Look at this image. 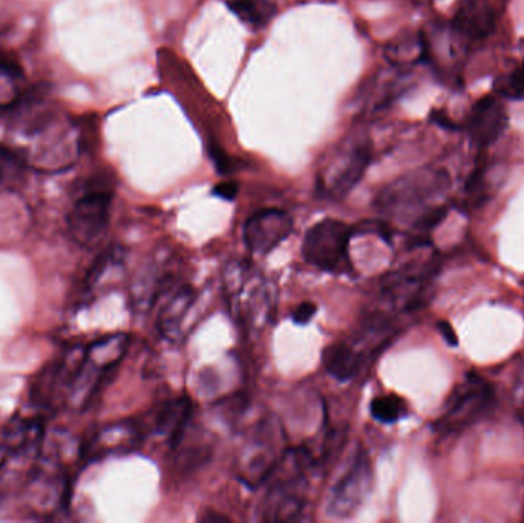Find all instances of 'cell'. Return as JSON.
<instances>
[{
	"label": "cell",
	"mask_w": 524,
	"mask_h": 523,
	"mask_svg": "<svg viewBox=\"0 0 524 523\" xmlns=\"http://www.w3.org/2000/svg\"><path fill=\"white\" fill-rule=\"evenodd\" d=\"M451 186L448 172L440 169H420L390 183L376 198V208L394 218L414 215V227L431 212L442 206H428L445 194Z\"/></svg>",
	"instance_id": "1"
},
{
	"label": "cell",
	"mask_w": 524,
	"mask_h": 523,
	"mask_svg": "<svg viewBox=\"0 0 524 523\" xmlns=\"http://www.w3.org/2000/svg\"><path fill=\"white\" fill-rule=\"evenodd\" d=\"M312 454L305 448L285 451L281 461L270 474V487L261 508L266 522L296 520L304 510L307 479L305 471L312 467Z\"/></svg>",
	"instance_id": "2"
},
{
	"label": "cell",
	"mask_w": 524,
	"mask_h": 523,
	"mask_svg": "<svg viewBox=\"0 0 524 523\" xmlns=\"http://www.w3.org/2000/svg\"><path fill=\"white\" fill-rule=\"evenodd\" d=\"M370 162L368 140H345L322 166L318 177L319 192L330 200H342L362 180Z\"/></svg>",
	"instance_id": "3"
},
{
	"label": "cell",
	"mask_w": 524,
	"mask_h": 523,
	"mask_svg": "<svg viewBox=\"0 0 524 523\" xmlns=\"http://www.w3.org/2000/svg\"><path fill=\"white\" fill-rule=\"evenodd\" d=\"M351 227L335 218H325L308 229L302 241V255L308 264L328 274H344L350 267L348 243Z\"/></svg>",
	"instance_id": "4"
},
{
	"label": "cell",
	"mask_w": 524,
	"mask_h": 523,
	"mask_svg": "<svg viewBox=\"0 0 524 523\" xmlns=\"http://www.w3.org/2000/svg\"><path fill=\"white\" fill-rule=\"evenodd\" d=\"M491 401V385L479 375L466 376L446 402L443 415L437 419L434 430L443 438L462 433L486 412Z\"/></svg>",
	"instance_id": "5"
},
{
	"label": "cell",
	"mask_w": 524,
	"mask_h": 523,
	"mask_svg": "<svg viewBox=\"0 0 524 523\" xmlns=\"http://www.w3.org/2000/svg\"><path fill=\"white\" fill-rule=\"evenodd\" d=\"M373 488V468L364 448H357L350 464L328 491L325 513L333 519H348L365 504Z\"/></svg>",
	"instance_id": "6"
},
{
	"label": "cell",
	"mask_w": 524,
	"mask_h": 523,
	"mask_svg": "<svg viewBox=\"0 0 524 523\" xmlns=\"http://www.w3.org/2000/svg\"><path fill=\"white\" fill-rule=\"evenodd\" d=\"M111 201V192L91 191L74 204L68 224L76 243L83 247H94L105 237Z\"/></svg>",
	"instance_id": "7"
},
{
	"label": "cell",
	"mask_w": 524,
	"mask_h": 523,
	"mask_svg": "<svg viewBox=\"0 0 524 523\" xmlns=\"http://www.w3.org/2000/svg\"><path fill=\"white\" fill-rule=\"evenodd\" d=\"M279 439L273 425L259 428L258 433L247 441L238 459L241 481L256 488L269 479L284 453H279Z\"/></svg>",
	"instance_id": "8"
},
{
	"label": "cell",
	"mask_w": 524,
	"mask_h": 523,
	"mask_svg": "<svg viewBox=\"0 0 524 523\" xmlns=\"http://www.w3.org/2000/svg\"><path fill=\"white\" fill-rule=\"evenodd\" d=\"M293 231V220L281 209H262L244 224V241L255 255H267Z\"/></svg>",
	"instance_id": "9"
},
{
	"label": "cell",
	"mask_w": 524,
	"mask_h": 523,
	"mask_svg": "<svg viewBox=\"0 0 524 523\" xmlns=\"http://www.w3.org/2000/svg\"><path fill=\"white\" fill-rule=\"evenodd\" d=\"M508 112L502 100L483 97L475 103L469 119V134L480 146H489L502 137L508 128Z\"/></svg>",
	"instance_id": "10"
},
{
	"label": "cell",
	"mask_w": 524,
	"mask_h": 523,
	"mask_svg": "<svg viewBox=\"0 0 524 523\" xmlns=\"http://www.w3.org/2000/svg\"><path fill=\"white\" fill-rule=\"evenodd\" d=\"M452 27L465 39H486L495 28L494 10L489 0H462Z\"/></svg>",
	"instance_id": "11"
},
{
	"label": "cell",
	"mask_w": 524,
	"mask_h": 523,
	"mask_svg": "<svg viewBox=\"0 0 524 523\" xmlns=\"http://www.w3.org/2000/svg\"><path fill=\"white\" fill-rule=\"evenodd\" d=\"M192 412V402L187 398L172 399L158 410L155 416V431L169 439L172 445L178 444Z\"/></svg>",
	"instance_id": "12"
},
{
	"label": "cell",
	"mask_w": 524,
	"mask_h": 523,
	"mask_svg": "<svg viewBox=\"0 0 524 523\" xmlns=\"http://www.w3.org/2000/svg\"><path fill=\"white\" fill-rule=\"evenodd\" d=\"M195 292L192 287L183 286L169 298L158 315L157 326L161 335L166 338H175L184 318L194 304Z\"/></svg>",
	"instance_id": "13"
},
{
	"label": "cell",
	"mask_w": 524,
	"mask_h": 523,
	"mask_svg": "<svg viewBox=\"0 0 524 523\" xmlns=\"http://www.w3.org/2000/svg\"><path fill=\"white\" fill-rule=\"evenodd\" d=\"M325 372L338 381H348L354 378L361 369L362 358L359 352L347 343H335L322 353Z\"/></svg>",
	"instance_id": "14"
},
{
	"label": "cell",
	"mask_w": 524,
	"mask_h": 523,
	"mask_svg": "<svg viewBox=\"0 0 524 523\" xmlns=\"http://www.w3.org/2000/svg\"><path fill=\"white\" fill-rule=\"evenodd\" d=\"M426 54V42L422 36H405L394 39L385 48L388 62L396 66L414 65Z\"/></svg>",
	"instance_id": "15"
},
{
	"label": "cell",
	"mask_w": 524,
	"mask_h": 523,
	"mask_svg": "<svg viewBox=\"0 0 524 523\" xmlns=\"http://www.w3.org/2000/svg\"><path fill=\"white\" fill-rule=\"evenodd\" d=\"M229 8L238 19L250 27H264L276 13V7L269 0H229Z\"/></svg>",
	"instance_id": "16"
},
{
	"label": "cell",
	"mask_w": 524,
	"mask_h": 523,
	"mask_svg": "<svg viewBox=\"0 0 524 523\" xmlns=\"http://www.w3.org/2000/svg\"><path fill=\"white\" fill-rule=\"evenodd\" d=\"M371 416L380 424L391 425L407 415V404L394 395L377 396L370 405Z\"/></svg>",
	"instance_id": "17"
},
{
	"label": "cell",
	"mask_w": 524,
	"mask_h": 523,
	"mask_svg": "<svg viewBox=\"0 0 524 523\" xmlns=\"http://www.w3.org/2000/svg\"><path fill=\"white\" fill-rule=\"evenodd\" d=\"M17 74L8 65H0V106H7L16 99Z\"/></svg>",
	"instance_id": "18"
},
{
	"label": "cell",
	"mask_w": 524,
	"mask_h": 523,
	"mask_svg": "<svg viewBox=\"0 0 524 523\" xmlns=\"http://www.w3.org/2000/svg\"><path fill=\"white\" fill-rule=\"evenodd\" d=\"M498 91L509 99H521L524 96V60L520 68H517L511 74V77L505 80L502 88H498Z\"/></svg>",
	"instance_id": "19"
},
{
	"label": "cell",
	"mask_w": 524,
	"mask_h": 523,
	"mask_svg": "<svg viewBox=\"0 0 524 523\" xmlns=\"http://www.w3.org/2000/svg\"><path fill=\"white\" fill-rule=\"evenodd\" d=\"M20 160L11 149L0 146V183L10 177L11 172L19 166Z\"/></svg>",
	"instance_id": "20"
},
{
	"label": "cell",
	"mask_w": 524,
	"mask_h": 523,
	"mask_svg": "<svg viewBox=\"0 0 524 523\" xmlns=\"http://www.w3.org/2000/svg\"><path fill=\"white\" fill-rule=\"evenodd\" d=\"M316 310H318V307H316L315 303L305 301L301 306L296 307L292 315L293 321H295V324H298V326H307V324L313 320V316L316 315Z\"/></svg>",
	"instance_id": "21"
},
{
	"label": "cell",
	"mask_w": 524,
	"mask_h": 523,
	"mask_svg": "<svg viewBox=\"0 0 524 523\" xmlns=\"http://www.w3.org/2000/svg\"><path fill=\"white\" fill-rule=\"evenodd\" d=\"M238 185L235 181H223V183H218L215 188H213V195L215 197L221 198V200L232 201L235 200L236 195H238Z\"/></svg>",
	"instance_id": "22"
},
{
	"label": "cell",
	"mask_w": 524,
	"mask_h": 523,
	"mask_svg": "<svg viewBox=\"0 0 524 523\" xmlns=\"http://www.w3.org/2000/svg\"><path fill=\"white\" fill-rule=\"evenodd\" d=\"M212 157L218 171L223 172V174H229L232 171V162H230L229 157L223 151H220L218 148H212Z\"/></svg>",
	"instance_id": "23"
},
{
	"label": "cell",
	"mask_w": 524,
	"mask_h": 523,
	"mask_svg": "<svg viewBox=\"0 0 524 523\" xmlns=\"http://www.w3.org/2000/svg\"><path fill=\"white\" fill-rule=\"evenodd\" d=\"M437 327H439L440 335L443 336V339H445L449 346L456 347L457 344H459V338H457L456 332H454V329H452L446 321H440Z\"/></svg>",
	"instance_id": "24"
},
{
	"label": "cell",
	"mask_w": 524,
	"mask_h": 523,
	"mask_svg": "<svg viewBox=\"0 0 524 523\" xmlns=\"http://www.w3.org/2000/svg\"><path fill=\"white\" fill-rule=\"evenodd\" d=\"M201 520H203V522L210 523L218 522V520H220V522H230V519H227L226 516H221V514L218 513H209L207 514V516H204Z\"/></svg>",
	"instance_id": "25"
}]
</instances>
